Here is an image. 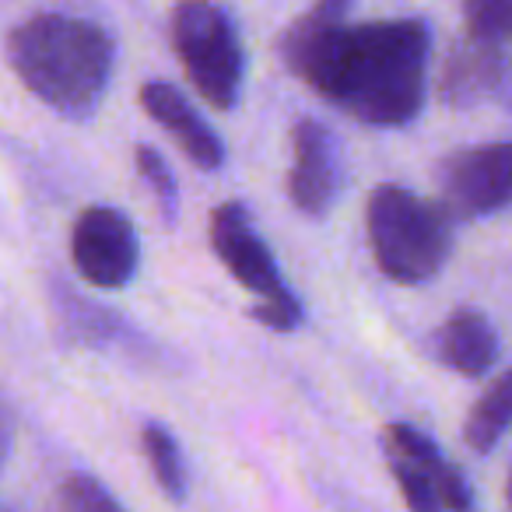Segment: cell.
I'll use <instances>...</instances> for the list:
<instances>
[{
    "instance_id": "cell-1",
    "label": "cell",
    "mask_w": 512,
    "mask_h": 512,
    "mask_svg": "<svg viewBox=\"0 0 512 512\" xmlns=\"http://www.w3.org/2000/svg\"><path fill=\"white\" fill-rule=\"evenodd\" d=\"M351 0H316L281 36V57L330 106L369 127H404L425 106L432 32L418 18L348 25Z\"/></svg>"
},
{
    "instance_id": "cell-2",
    "label": "cell",
    "mask_w": 512,
    "mask_h": 512,
    "mask_svg": "<svg viewBox=\"0 0 512 512\" xmlns=\"http://www.w3.org/2000/svg\"><path fill=\"white\" fill-rule=\"evenodd\" d=\"M8 60L36 99L85 120L99 109L113 78V39L88 18L36 15L8 36Z\"/></svg>"
},
{
    "instance_id": "cell-3",
    "label": "cell",
    "mask_w": 512,
    "mask_h": 512,
    "mask_svg": "<svg viewBox=\"0 0 512 512\" xmlns=\"http://www.w3.org/2000/svg\"><path fill=\"white\" fill-rule=\"evenodd\" d=\"M365 228L379 271L400 285H425L453 253V214L397 183L372 190Z\"/></svg>"
},
{
    "instance_id": "cell-4",
    "label": "cell",
    "mask_w": 512,
    "mask_h": 512,
    "mask_svg": "<svg viewBox=\"0 0 512 512\" xmlns=\"http://www.w3.org/2000/svg\"><path fill=\"white\" fill-rule=\"evenodd\" d=\"M439 95L456 109H512V0H463V36L442 64Z\"/></svg>"
},
{
    "instance_id": "cell-5",
    "label": "cell",
    "mask_w": 512,
    "mask_h": 512,
    "mask_svg": "<svg viewBox=\"0 0 512 512\" xmlns=\"http://www.w3.org/2000/svg\"><path fill=\"white\" fill-rule=\"evenodd\" d=\"M172 50L190 85L214 109H232L246 78V53L228 11L211 0H183L172 15Z\"/></svg>"
},
{
    "instance_id": "cell-6",
    "label": "cell",
    "mask_w": 512,
    "mask_h": 512,
    "mask_svg": "<svg viewBox=\"0 0 512 512\" xmlns=\"http://www.w3.org/2000/svg\"><path fill=\"white\" fill-rule=\"evenodd\" d=\"M211 246L218 253V260L228 267L235 281L246 292L256 295L253 320L264 327L288 334L302 323V302L295 299V292L285 285L278 264H274L267 242L256 235V228L249 225L246 211L239 204H221L211 214Z\"/></svg>"
},
{
    "instance_id": "cell-7",
    "label": "cell",
    "mask_w": 512,
    "mask_h": 512,
    "mask_svg": "<svg viewBox=\"0 0 512 512\" xmlns=\"http://www.w3.org/2000/svg\"><path fill=\"white\" fill-rule=\"evenodd\" d=\"M386 463L390 474L397 477L400 495L411 509L432 512V509H470V495L463 474L439 453L425 432L411 425H390L383 435Z\"/></svg>"
},
{
    "instance_id": "cell-8",
    "label": "cell",
    "mask_w": 512,
    "mask_h": 512,
    "mask_svg": "<svg viewBox=\"0 0 512 512\" xmlns=\"http://www.w3.org/2000/svg\"><path fill=\"white\" fill-rule=\"evenodd\" d=\"M439 204L453 221L488 218L512 204V141L453 151L439 165Z\"/></svg>"
},
{
    "instance_id": "cell-9",
    "label": "cell",
    "mask_w": 512,
    "mask_h": 512,
    "mask_svg": "<svg viewBox=\"0 0 512 512\" xmlns=\"http://www.w3.org/2000/svg\"><path fill=\"white\" fill-rule=\"evenodd\" d=\"M71 253L78 274L95 288H123L141 264V242L130 218L116 207H88L74 221Z\"/></svg>"
},
{
    "instance_id": "cell-10",
    "label": "cell",
    "mask_w": 512,
    "mask_h": 512,
    "mask_svg": "<svg viewBox=\"0 0 512 512\" xmlns=\"http://www.w3.org/2000/svg\"><path fill=\"white\" fill-rule=\"evenodd\" d=\"M292 169H288V197L309 218L327 214L334 204L341 169H337V144L330 130L316 120H299L292 130Z\"/></svg>"
},
{
    "instance_id": "cell-11",
    "label": "cell",
    "mask_w": 512,
    "mask_h": 512,
    "mask_svg": "<svg viewBox=\"0 0 512 512\" xmlns=\"http://www.w3.org/2000/svg\"><path fill=\"white\" fill-rule=\"evenodd\" d=\"M141 106L172 141L179 144L186 158H190L197 169L214 172L221 162H225V144L221 137L200 120V113L183 99V92H176L165 81H148L141 88Z\"/></svg>"
},
{
    "instance_id": "cell-12",
    "label": "cell",
    "mask_w": 512,
    "mask_h": 512,
    "mask_svg": "<svg viewBox=\"0 0 512 512\" xmlns=\"http://www.w3.org/2000/svg\"><path fill=\"white\" fill-rule=\"evenodd\" d=\"M432 355L446 369L467 379H481L498 362V334L491 320L477 309H456L432 334Z\"/></svg>"
},
{
    "instance_id": "cell-13",
    "label": "cell",
    "mask_w": 512,
    "mask_h": 512,
    "mask_svg": "<svg viewBox=\"0 0 512 512\" xmlns=\"http://www.w3.org/2000/svg\"><path fill=\"white\" fill-rule=\"evenodd\" d=\"M512 425V369H505L502 376H495L488 383V390L477 397V404L470 407L467 425H463V439L474 453H491L498 446L505 432Z\"/></svg>"
},
{
    "instance_id": "cell-14",
    "label": "cell",
    "mask_w": 512,
    "mask_h": 512,
    "mask_svg": "<svg viewBox=\"0 0 512 512\" xmlns=\"http://www.w3.org/2000/svg\"><path fill=\"white\" fill-rule=\"evenodd\" d=\"M141 446H144V456H148V463H151V474H155L158 488H162L172 502H183L186 498V470H183V456H179V446H176V439H172V432L162 425H144Z\"/></svg>"
},
{
    "instance_id": "cell-15",
    "label": "cell",
    "mask_w": 512,
    "mask_h": 512,
    "mask_svg": "<svg viewBox=\"0 0 512 512\" xmlns=\"http://www.w3.org/2000/svg\"><path fill=\"white\" fill-rule=\"evenodd\" d=\"M134 162H137V169H141L144 183H148L151 193H155V200H158V207H162V214L169 221H176V211H179V186H176V179H172L169 162H165V158L158 155V151L151 148V144H137Z\"/></svg>"
},
{
    "instance_id": "cell-16",
    "label": "cell",
    "mask_w": 512,
    "mask_h": 512,
    "mask_svg": "<svg viewBox=\"0 0 512 512\" xmlns=\"http://www.w3.org/2000/svg\"><path fill=\"white\" fill-rule=\"evenodd\" d=\"M57 505L67 512H120V498H113L106 488H102L95 477L88 474H71L64 484H60Z\"/></svg>"
},
{
    "instance_id": "cell-17",
    "label": "cell",
    "mask_w": 512,
    "mask_h": 512,
    "mask_svg": "<svg viewBox=\"0 0 512 512\" xmlns=\"http://www.w3.org/2000/svg\"><path fill=\"white\" fill-rule=\"evenodd\" d=\"M505 502L512 505V474H509V484H505Z\"/></svg>"
}]
</instances>
